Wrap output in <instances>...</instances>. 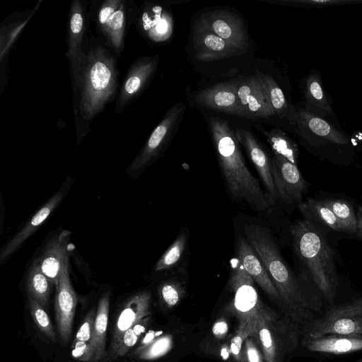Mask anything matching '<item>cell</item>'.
Segmentation results:
<instances>
[{
    "label": "cell",
    "instance_id": "1",
    "mask_svg": "<svg viewBox=\"0 0 362 362\" xmlns=\"http://www.w3.org/2000/svg\"><path fill=\"white\" fill-rule=\"evenodd\" d=\"M119 55L100 37H87L82 52L69 62L77 141L118 94Z\"/></svg>",
    "mask_w": 362,
    "mask_h": 362
},
{
    "label": "cell",
    "instance_id": "2",
    "mask_svg": "<svg viewBox=\"0 0 362 362\" xmlns=\"http://www.w3.org/2000/svg\"><path fill=\"white\" fill-rule=\"evenodd\" d=\"M243 232L281 297L284 313L301 327L320 315L325 309L323 301L301 286L284 261L269 229L251 223L244 226Z\"/></svg>",
    "mask_w": 362,
    "mask_h": 362
},
{
    "label": "cell",
    "instance_id": "3",
    "mask_svg": "<svg viewBox=\"0 0 362 362\" xmlns=\"http://www.w3.org/2000/svg\"><path fill=\"white\" fill-rule=\"evenodd\" d=\"M219 168L230 197L247 204L259 213L269 212L272 205L257 179L248 169L240 143L228 122L219 116L207 119Z\"/></svg>",
    "mask_w": 362,
    "mask_h": 362
},
{
    "label": "cell",
    "instance_id": "4",
    "mask_svg": "<svg viewBox=\"0 0 362 362\" xmlns=\"http://www.w3.org/2000/svg\"><path fill=\"white\" fill-rule=\"evenodd\" d=\"M291 231L295 253L326 307L335 304L339 280L329 244L315 225L305 218L293 222Z\"/></svg>",
    "mask_w": 362,
    "mask_h": 362
},
{
    "label": "cell",
    "instance_id": "5",
    "mask_svg": "<svg viewBox=\"0 0 362 362\" xmlns=\"http://www.w3.org/2000/svg\"><path fill=\"white\" fill-rule=\"evenodd\" d=\"M252 335L262 351L264 362H285L298 350L302 330L289 316L266 305L257 317Z\"/></svg>",
    "mask_w": 362,
    "mask_h": 362
},
{
    "label": "cell",
    "instance_id": "6",
    "mask_svg": "<svg viewBox=\"0 0 362 362\" xmlns=\"http://www.w3.org/2000/svg\"><path fill=\"white\" fill-rule=\"evenodd\" d=\"M296 109V134L301 142L315 148L346 147L351 139L339 123L313 112L300 102Z\"/></svg>",
    "mask_w": 362,
    "mask_h": 362
},
{
    "label": "cell",
    "instance_id": "7",
    "mask_svg": "<svg viewBox=\"0 0 362 362\" xmlns=\"http://www.w3.org/2000/svg\"><path fill=\"white\" fill-rule=\"evenodd\" d=\"M362 298L337 303L302 327L303 334L320 337L328 334H361Z\"/></svg>",
    "mask_w": 362,
    "mask_h": 362
},
{
    "label": "cell",
    "instance_id": "8",
    "mask_svg": "<svg viewBox=\"0 0 362 362\" xmlns=\"http://www.w3.org/2000/svg\"><path fill=\"white\" fill-rule=\"evenodd\" d=\"M226 288L233 293L228 311L238 316L240 322L255 319L266 306L255 287V281L237 257L231 261Z\"/></svg>",
    "mask_w": 362,
    "mask_h": 362
},
{
    "label": "cell",
    "instance_id": "9",
    "mask_svg": "<svg viewBox=\"0 0 362 362\" xmlns=\"http://www.w3.org/2000/svg\"><path fill=\"white\" fill-rule=\"evenodd\" d=\"M185 109L186 105L179 102L168 110L130 165L131 170L146 168L167 149L183 119Z\"/></svg>",
    "mask_w": 362,
    "mask_h": 362
},
{
    "label": "cell",
    "instance_id": "10",
    "mask_svg": "<svg viewBox=\"0 0 362 362\" xmlns=\"http://www.w3.org/2000/svg\"><path fill=\"white\" fill-rule=\"evenodd\" d=\"M194 28L216 35L240 52L245 51L249 45L248 31L244 20L230 9L202 12Z\"/></svg>",
    "mask_w": 362,
    "mask_h": 362
},
{
    "label": "cell",
    "instance_id": "11",
    "mask_svg": "<svg viewBox=\"0 0 362 362\" xmlns=\"http://www.w3.org/2000/svg\"><path fill=\"white\" fill-rule=\"evenodd\" d=\"M240 107L245 119L270 122L278 118L259 76L255 73L234 81Z\"/></svg>",
    "mask_w": 362,
    "mask_h": 362
},
{
    "label": "cell",
    "instance_id": "12",
    "mask_svg": "<svg viewBox=\"0 0 362 362\" xmlns=\"http://www.w3.org/2000/svg\"><path fill=\"white\" fill-rule=\"evenodd\" d=\"M298 349L319 361L362 351L361 334H328L311 337L302 334Z\"/></svg>",
    "mask_w": 362,
    "mask_h": 362
},
{
    "label": "cell",
    "instance_id": "13",
    "mask_svg": "<svg viewBox=\"0 0 362 362\" xmlns=\"http://www.w3.org/2000/svg\"><path fill=\"white\" fill-rule=\"evenodd\" d=\"M134 18L140 34L151 42L160 45L171 39L173 16L164 5L144 1L136 9Z\"/></svg>",
    "mask_w": 362,
    "mask_h": 362
},
{
    "label": "cell",
    "instance_id": "14",
    "mask_svg": "<svg viewBox=\"0 0 362 362\" xmlns=\"http://www.w3.org/2000/svg\"><path fill=\"white\" fill-rule=\"evenodd\" d=\"M158 64V55L144 56L132 63L116 98V114H121L141 94L156 73Z\"/></svg>",
    "mask_w": 362,
    "mask_h": 362
},
{
    "label": "cell",
    "instance_id": "15",
    "mask_svg": "<svg viewBox=\"0 0 362 362\" xmlns=\"http://www.w3.org/2000/svg\"><path fill=\"white\" fill-rule=\"evenodd\" d=\"M272 168L278 197L286 204H299L307 189V182L298 166L274 153Z\"/></svg>",
    "mask_w": 362,
    "mask_h": 362
},
{
    "label": "cell",
    "instance_id": "16",
    "mask_svg": "<svg viewBox=\"0 0 362 362\" xmlns=\"http://www.w3.org/2000/svg\"><path fill=\"white\" fill-rule=\"evenodd\" d=\"M235 132L258 173L269 203L274 205L279 197L272 175V158L251 130L236 127Z\"/></svg>",
    "mask_w": 362,
    "mask_h": 362
},
{
    "label": "cell",
    "instance_id": "17",
    "mask_svg": "<svg viewBox=\"0 0 362 362\" xmlns=\"http://www.w3.org/2000/svg\"><path fill=\"white\" fill-rule=\"evenodd\" d=\"M151 295L143 291L129 298L124 303L116 320L112 341L105 361H111L125 332L151 314Z\"/></svg>",
    "mask_w": 362,
    "mask_h": 362
},
{
    "label": "cell",
    "instance_id": "18",
    "mask_svg": "<svg viewBox=\"0 0 362 362\" xmlns=\"http://www.w3.org/2000/svg\"><path fill=\"white\" fill-rule=\"evenodd\" d=\"M55 318L62 343L66 344L72 331L77 298L70 282L68 266L63 270L56 286Z\"/></svg>",
    "mask_w": 362,
    "mask_h": 362
},
{
    "label": "cell",
    "instance_id": "19",
    "mask_svg": "<svg viewBox=\"0 0 362 362\" xmlns=\"http://www.w3.org/2000/svg\"><path fill=\"white\" fill-rule=\"evenodd\" d=\"M236 257L254 281L284 311V305L281 297L264 266L247 241L245 237L241 234L238 235L237 240Z\"/></svg>",
    "mask_w": 362,
    "mask_h": 362
},
{
    "label": "cell",
    "instance_id": "20",
    "mask_svg": "<svg viewBox=\"0 0 362 362\" xmlns=\"http://www.w3.org/2000/svg\"><path fill=\"white\" fill-rule=\"evenodd\" d=\"M197 105L233 116L245 118L240 107L235 83H223L209 86L194 96Z\"/></svg>",
    "mask_w": 362,
    "mask_h": 362
},
{
    "label": "cell",
    "instance_id": "21",
    "mask_svg": "<svg viewBox=\"0 0 362 362\" xmlns=\"http://www.w3.org/2000/svg\"><path fill=\"white\" fill-rule=\"evenodd\" d=\"M90 19L88 2L83 0L71 1L67 16V49L66 57L71 62L82 52L87 38V29Z\"/></svg>",
    "mask_w": 362,
    "mask_h": 362
},
{
    "label": "cell",
    "instance_id": "22",
    "mask_svg": "<svg viewBox=\"0 0 362 362\" xmlns=\"http://www.w3.org/2000/svg\"><path fill=\"white\" fill-rule=\"evenodd\" d=\"M262 80L270 104L283 128L296 134V109L281 87L269 74L255 70Z\"/></svg>",
    "mask_w": 362,
    "mask_h": 362
},
{
    "label": "cell",
    "instance_id": "23",
    "mask_svg": "<svg viewBox=\"0 0 362 362\" xmlns=\"http://www.w3.org/2000/svg\"><path fill=\"white\" fill-rule=\"evenodd\" d=\"M304 105L310 111L339 123L325 91L320 73L313 69L300 84Z\"/></svg>",
    "mask_w": 362,
    "mask_h": 362
},
{
    "label": "cell",
    "instance_id": "24",
    "mask_svg": "<svg viewBox=\"0 0 362 362\" xmlns=\"http://www.w3.org/2000/svg\"><path fill=\"white\" fill-rule=\"evenodd\" d=\"M193 44L196 59L202 62L224 59L241 53L216 35L194 27Z\"/></svg>",
    "mask_w": 362,
    "mask_h": 362
},
{
    "label": "cell",
    "instance_id": "25",
    "mask_svg": "<svg viewBox=\"0 0 362 362\" xmlns=\"http://www.w3.org/2000/svg\"><path fill=\"white\" fill-rule=\"evenodd\" d=\"M122 0L118 8L110 16L105 27L98 35L119 56L124 47V38L129 18L134 17L136 11Z\"/></svg>",
    "mask_w": 362,
    "mask_h": 362
},
{
    "label": "cell",
    "instance_id": "26",
    "mask_svg": "<svg viewBox=\"0 0 362 362\" xmlns=\"http://www.w3.org/2000/svg\"><path fill=\"white\" fill-rule=\"evenodd\" d=\"M63 195L62 192H57L31 217L24 227L13 236L2 250L0 254L1 262L6 260L13 255L42 224L59 205L63 198Z\"/></svg>",
    "mask_w": 362,
    "mask_h": 362
},
{
    "label": "cell",
    "instance_id": "27",
    "mask_svg": "<svg viewBox=\"0 0 362 362\" xmlns=\"http://www.w3.org/2000/svg\"><path fill=\"white\" fill-rule=\"evenodd\" d=\"M37 262L44 274L57 286L63 270L68 266V249L65 241L61 238L52 239Z\"/></svg>",
    "mask_w": 362,
    "mask_h": 362
},
{
    "label": "cell",
    "instance_id": "28",
    "mask_svg": "<svg viewBox=\"0 0 362 362\" xmlns=\"http://www.w3.org/2000/svg\"><path fill=\"white\" fill-rule=\"evenodd\" d=\"M109 308L110 295L105 293L98 302L92 337L88 344L91 356L90 362H98L106 357L105 338Z\"/></svg>",
    "mask_w": 362,
    "mask_h": 362
},
{
    "label": "cell",
    "instance_id": "29",
    "mask_svg": "<svg viewBox=\"0 0 362 362\" xmlns=\"http://www.w3.org/2000/svg\"><path fill=\"white\" fill-rule=\"evenodd\" d=\"M305 219L317 223L334 231L342 232L341 225L332 211L322 200L308 198L298 204Z\"/></svg>",
    "mask_w": 362,
    "mask_h": 362
},
{
    "label": "cell",
    "instance_id": "30",
    "mask_svg": "<svg viewBox=\"0 0 362 362\" xmlns=\"http://www.w3.org/2000/svg\"><path fill=\"white\" fill-rule=\"evenodd\" d=\"M53 285L42 272L38 262H35L30 267L26 278L28 296L46 309L48 307Z\"/></svg>",
    "mask_w": 362,
    "mask_h": 362
},
{
    "label": "cell",
    "instance_id": "31",
    "mask_svg": "<svg viewBox=\"0 0 362 362\" xmlns=\"http://www.w3.org/2000/svg\"><path fill=\"white\" fill-rule=\"evenodd\" d=\"M274 153L281 156L297 165L299 149L296 141L281 128H272L263 132Z\"/></svg>",
    "mask_w": 362,
    "mask_h": 362
},
{
    "label": "cell",
    "instance_id": "32",
    "mask_svg": "<svg viewBox=\"0 0 362 362\" xmlns=\"http://www.w3.org/2000/svg\"><path fill=\"white\" fill-rule=\"evenodd\" d=\"M35 10L36 8L23 13H17V16L13 17L9 21L10 23L1 27V64L4 59L6 61V57L11 49L13 42Z\"/></svg>",
    "mask_w": 362,
    "mask_h": 362
},
{
    "label": "cell",
    "instance_id": "33",
    "mask_svg": "<svg viewBox=\"0 0 362 362\" xmlns=\"http://www.w3.org/2000/svg\"><path fill=\"white\" fill-rule=\"evenodd\" d=\"M322 202L332 211L339 221L342 232L355 235L357 228V217L353 207L346 200L327 199Z\"/></svg>",
    "mask_w": 362,
    "mask_h": 362
},
{
    "label": "cell",
    "instance_id": "34",
    "mask_svg": "<svg viewBox=\"0 0 362 362\" xmlns=\"http://www.w3.org/2000/svg\"><path fill=\"white\" fill-rule=\"evenodd\" d=\"M158 291L161 306L167 310L172 309L184 298L186 284L177 276L173 277L163 281Z\"/></svg>",
    "mask_w": 362,
    "mask_h": 362
},
{
    "label": "cell",
    "instance_id": "35",
    "mask_svg": "<svg viewBox=\"0 0 362 362\" xmlns=\"http://www.w3.org/2000/svg\"><path fill=\"white\" fill-rule=\"evenodd\" d=\"M187 240V234L185 232L180 233L158 260L154 267V270L160 272L176 268L183 258Z\"/></svg>",
    "mask_w": 362,
    "mask_h": 362
},
{
    "label": "cell",
    "instance_id": "36",
    "mask_svg": "<svg viewBox=\"0 0 362 362\" xmlns=\"http://www.w3.org/2000/svg\"><path fill=\"white\" fill-rule=\"evenodd\" d=\"M173 337L170 334L160 336L140 346L132 356L143 360H153L167 354L173 347Z\"/></svg>",
    "mask_w": 362,
    "mask_h": 362
},
{
    "label": "cell",
    "instance_id": "37",
    "mask_svg": "<svg viewBox=\"0 0 362 362\" xmlns=\"http://www.w3.org/2000/svg\"><path fill=\"white\" fill-rule=\"evenodd\" d=\"M257 317L248 321L239 322L238 329L231 336L229 347L234 362H246L244 343L246 339L254 333Z\"/></svg>",
    "mask_w": 362,
    "mask_h": 362
},
{
    "label": "cell",
    "instance_id": "38",
    "mask_svg": "<svg viewBox=\"0 0 362 362\" xmlns=\"http://www.w3.org/2000/svg\"><path fill=\"white\" fill-rule=\"evenodd\" d=\"M30 312L38 329L52 341H56L53 325L45 308L32 297L28 296Z\"/></svg>",
    "mask_w": 362,
    "mask_h": 362
},
{
    "label": "cell",
    "instance_id": "39",
    "mask_svg": "<svg viewBox=\"0 0 362 362\" xmlns=\"http://www.w3.org/2000/svg\"><path fill=\"white\" fill-rule=\"evenodd\" d=\"M262 2L300 8H324L362 4V0H261Z\"/></svg>",
    "mask_w": 362,
    "mask_h": 362
},
{
    "label": "cell",
    "instance_id": "40",
    "mask_svg": "<svg viewBox=\"0 0 362 362\" xmlns=\"http://www.w3.org/2000/svg\"><path fill=\"white\" fill-rule=\"evenodd\" d=\"M148 317L149 316L144 318L136 325L128 329L125 332L117 351L112 358V361L124 356L133 346H134L138 341L140 334L144 332L148 322Z\"/></svg>",
    "mask_w": 362,
    "mask_h": 362
},
{
    "label": "cell",
    "instance_id": "41",
    "mask_svg": "<svg viewBox=\"0 0 362 362\" xmlns=\"http://www.w3.org/2000/svg\"><path fill=\"white\" fill-rule=\"evenodd\" d=\"M229 325L226 317L221 316L216 319L211 327L212 341L203 344L202 349L204 351L219 346L226 341L230 337L228 335Z\"/></svg>",
    "mask_w": 362,
    "mask_h": 362
},
{
    "label": "cell",
    "instance_id": "42",
    "mask_svg": "<svg viewBox=\"0 0 362 362\" xmlns=\"http://www.w3.org/2000/svg\"><path fill=\"white\" fill-rule=\"evenodd\" d=\"M96 313L95 309L93 308L86 315L73 341V345L77 342H86L89 344L92 337Z\"/></svg>",
    "mask_w": 362,
    "mask_h": 362
},
{
    "label": "cell",
    "instance_id": "43",
    "mask_svg": "<svg viewBox=\"0 0 362 362\" xmlns=\"http://www.w3.org/2000/svg\"><path fill=\"white\" fill-rule=\"evenodd\" d=\"M255 340L251 335L248 337L244 343V352L246 362H264L262 351Z\"/></svg>",
    "mask_w": 362,
    "mask_h": 362
},
{
    "label": "cell",
    "instance_id": "44",
    "mask_svg": "<svg viewBox=\"0 0 362 362\" xmlns=\"http://www.w3.org/2000/svg\"><path fill=\"white\" fill-rule=\"evenodd\" d=\"M231 336L230 335L228 339L219 346L208 350L206 353L218 356L224 362H234L229 347Z\"/></svg>",
    "mask_w": 362,
    "mask_h": 362
},
{
    "label": "cell",
    "instance_id": "45",
    "mask_svg": "<svg viewBox=\"0 0 362 362\" xmlns=\"http://www.w3.org/2000/svg\"><path fill=\"white\" fill-rule=\"evenodd\" d=\"M357 228L356 234L358 238L362 239V206L358 207L357 212Z\"/></svg>",
    "mask_w": 362,
    "mask_h": 362
},
{
    "label": "cell",
    "instance_id": "46",
    "mask_svg": "<svg viewBox=\"0 0 362 362\" xmlns=\"http://www.w3.org/2000/svg\"><path fill=\"white\" fill-rule=\"evenodd\" d=\"M354 362H362V357H361L360 358L356 360Z\"/></svg>",
    "mask_w": 362,
    "mask_h": 362
},
{
    "label": "cell",
    "instance_id": "47",
    "mask_svg": "<svg viewBox=\"0 0 362 362\" xmlns=\"http://www.w3.org/2000/svg\"><path fill=\"white\" fill-rule=\"evenodd\" d=\"M360 325L362 327V320L360 322Z\"/></svg>",
    "mask_w": 362,
    "mask_h": 362
}]
</instances>
